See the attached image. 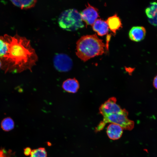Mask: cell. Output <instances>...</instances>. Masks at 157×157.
<instances>
[{"label":"cell","mask_w":157,"mask_h":157,"mask_svg":"<svg viewBox=\"0 0 157 157\" xmlns=\"http://www.w3.org/2000/svg\"><path fill=\"white\" fill-rule=\"evenodd\" d=\"M15 6L22 9H27L34 6L37 0H10Z\"/></svg>","instance_id":"cell-13"},{"label":"cell","mask_w":157,"mask_h":157,"mask_svg":"<svg viewBox=\"0 0 157 157\" xmlns=\"http://www.w3.org/2000/svg\"><path fill=\"white\" fill-rule=\"evenodd\" d=\"M30 157H47V154L44 148L40 147L32 150Z\"/></svg>","instance_id":"cell-16"},{"label":"cell","mask_w":157,"mask_h":157,"mask_svg":"<svg viewBox=\"0 0 157 157\" xmlns=\"http://www.w3.org/2000/svg\"><path fill=\"white\" fill-rule=\"evenodd\" d=\"M58 23L64 30L74 31L84 26L81 13L75 9L66 10L60 14Z\"/></svg>","instance_id":"cell-3"},{"label":"cell","mask_w":157,"mask_h":157,"mask_svg":"<svg viewBox=\"0 0 157 157\" xmlns=\"http://www.w3.org/2000/svg\"><path fill=\"white\" fill-rule=\"evenodd\" d=\"M145 13L148 19H152L157 16V2L150 3L145 10Z\"/></svg>","instance_id":"cell-14"},{"label":"cell","mask_w":157,"mask_h":157,"mask_svg":"<svg viewBox=\"0 0 157 157\" xmlns=\"http://www.w3.org/2000/svg\"><path fill=\"white\" fill-rule=\"evenodd\" d=\"M123 129L118 125L110 123L108 126L107 134L109 138L112 140L119 139L122 136Z\"/></svg>","instance_id":"cell-9"},{"label":"cell","mask_w":157,"mask_h":157,"mask_svg":"<svg viewBox=\"0 0 157 157\" xmlns=\"http://www.w3.org/2000/svg\"><path fill=\"white\" fill-rule=\"evenodd\" d=\"M106 22L109 28L114 33H115L122 26L121 19L117 14L108 17Z\"/></svg>","instance_id":"cell-12"},{"label":"cell","mask_w":157,"mask_h":157,"mask_svg":"<svg viewBox=\"0 0 157 157\" xmlns=\"http://www.w3.org/2000/svg\"><path fill=\"white\" fill-rule=\"evenodd\" d=\"M8 45V51L1 58L2 67L6 71L21 72L35 64L38 57L30 40L16 33L13 36H3Z\"/></svg>","instance_id":"cell-1"},{"label":"cell","mask_w":157,"mask_h":157,"mask_svg":"<svg viewBox=\"0 0 157 157\" xmlns=\"http://www.w3.org/2000/svg\"><path fill=\"white\" fill-rule=\"evenodd\" d=\"M77 56L85 62L104 52L105 45L96 34L84 35L76 42Z\"/></svg>","instance_id":"cell-2"},{"label":"cell","mask_w":157,"mask_h":157,"mask_svg":"<svg viewBox=\"0 0 157 157\" xmlns=\"http://www.w3.org/2000/svg\"><path fill=\"white\" fill-rule=\"evenodd\" d=\"M2 65V62L1 60L0 59V67H1Z\"/></svg>","instance_id":"cell-21"},{"label":"cell","mask_w":157,"mask_h":157,"mask_svg":"<svg viewBox=\"0 0 157 157\" xmlns=\"http://www.w3.org/2000/svg\"><path fill=\"white\" fill-rule=\"evenodd\" d=\"M79 84L75 78L68 79L63 83L62 87L65 91L71 93L76 92L79 88Z\"/></svg>","instance_id":"cell-11"},{"label":"cell","mask_w":157,"mask_h":157,"mask_svg":"<svg viewBox=\"0 0 157 157\" xmlns=\"http://www.w3.org/2000/svg\"><path fill=\"white\" fill-rule=\"evenodd\" d=\"M116 98H109L101 105L99 109V112L103 117L109 115L123 112L125 109H122L116 103Z\"/></svg>","instance_id":"cell-5"},{"label":"cell","mask_w":157,"mask_h":157,"mask_svg":"<svg viewBox=\"0 0 157 157\" xmlns=\"http://www.w3.org/2000/svg\"><path fill=\"white\" fill-rule=\"evenodd\" d=\"M32 151V150L31 149L28 147H26L24 149V154L26 156H29L30 155L31 152Z\"/></svg>","instance_id":"cell-19"},{"label":"cell","mask_w":157,"mask_h":157,"mask_svg":"<svg viewBox=\"0 0 157 157\" xmlns=\"http://www.w3.org/2000/svg\"><path fill=\"white\" fill-rule=\"evenodd\" d=\"M146 30L142 26H135L132 27L129 32V37L132 40L140 42L143 40L146 35Z\"/></svg>","instance_id":"cell-8"},{"label":"cell","mask_w":157,"mask_h":157,"mask_svg":"<svg viewBox=\"0 0 157 157\" xmlns=\"http://www.w3.org/2000/svg\"><path fill=\"white\" fill-rule=\"evenodd\" d=\"M1 126L2 129L5 131H9L14 128V123L13 120L10 117L4 119L1 123Z\"/></svg>","instance_id":"cell-15"},{"label":"cell","mask_w":157,"mask_h":157,"mask_svg":"<svg viewBox=\"0 0 157 157\" xmlns=\"http://www.w3.org/2000/svg\"><path fill=\"white\" fill-rule=\"evenodd\" d=\"M53 63L57 70L61 72H67L71 69L73 63L71 58L67 55L58 53L54 56Z\"/></svg>","instance_id":"cell-6"},{"label":"cell","mask_w":157,"mask_h":157,"mask_svg":"<svg viewBox=\"0 0 157 157\" xmlns=\"http://www.w3.org/2000/svg\"><path fill=\"white\" fill-rule=\"evenodd\" d=\"M92 25L93 30L100 36L106 34L108 31V27L106 21L101 19H97Z\"/></svg>","instance_id":"cell-10"},{"label":"cell","mask_w":157,"mask_h":157,"mask_svg":"<svg viewBox=\"0 0 157 157\" xmlns=\"http://www.w3.org/2000/svg\"><path fill=\"white\" fill-rule=\"evenodd\" d=\"M81 15L83 21L87 25H92L99 16L98 9L89 3Z\"/></svg>","instance_id":"cell-7"},{"label":"cell","mask_w":157,"mask_h":157,"mask_svg":"<svg viewBox=\"0 0 157 157\" xmlns=\"http://www.w3.org/2000/svg\"><path fill=\"white\" fill-rule=\"evenodd\" d=\"M154 87L157 89V75L154 78L153 81Z\"/></svg>","instance_id":"cell-20"},{"label":"cell","mask_w":157,"mask_h":157,"mask_svg":"<svg viewBox=\"0 0 157 157\" xmlns=\"http://www.w3.org/2000/svg\"><path fill=\"white\" fill-rule=\"evenodd\" d=\"M8 51V45L3 36H0V58H2Z\"/></svg>","instance_id":"cell-17"},{"label":"cell","mask_w":157,"mask_h":157,"mask_svg":"<svg viewBox=\"0 0 157 157\" xmlns=\"http://www.w3.org/2000/svg\"><path fill=\"white\" fill-rule=\"evenodd\" d=\"M149 22L152 25L157 26V16L152 19H148Z\"/></svg>","instance_id":"cell-18"},{"label":"cell","mask_w":157,"mask_h":157,"mask_svg":"<svg viewBox=\"0 0 157 157\" xmlns=\"http://www.w3.org/2000/svg\"><path fill=\"white\" fill-rule=\"evenodd\" d=\"M128 111L125 109L121 113L111 114L103 117L102 121L96 127V132L102 130L107 123H113L119 125L123 129L131 130L134 126L133 121L128 118Z\"/></svg>","instance_id":"cell-4"}]
</instances>
